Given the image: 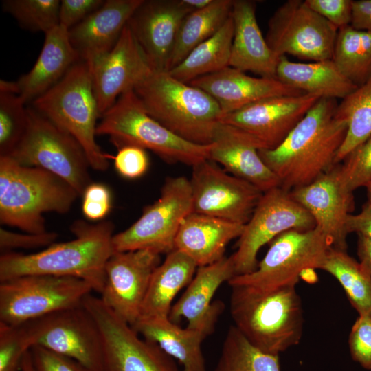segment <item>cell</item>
I'll return each instance as SVG.
<instances>
[{
	"label": "cell",
	"mask_w": 371,
	"mask_h": 371,
	"mask_svg": "<svg viewBox=\"0 0 371 371\" xmlns=\"http://www.w3.org/2000/svg\"><path fill=\"white\" fill-rule=\"evenodd\" d=\"M337 104L319 98L278 146L258 150L284 190L307 186L336 166L347 133V124L336 116Z\"/></svg>",
	"instance_id": "cell-1"
},
{
	"label": "cell",
	"mask_w": 371,
	"mask_h": 371,
	"mask_svg": "<svg viewBox=\"0 0 371 371\" xmlns=\"http://www.w3.org/2000/svg\"><path fill=\"white\" fill-rule=\"evenodd\" d=\"M70 229L74 239L54 243L40 251L1 253L0 282L27 275L73 277L87 282L100 294L105 265L113 254L114 225L108 221L92 224L78 220Z\"/></svg>",
	"instance_id": "cell-2"
},
{
	"label": "cell",
	"mask_w": 371,
	"mask_h": 371,
	"mask_svg": "<svg viewBox=\"0 0 371 371\" xmlns=\"http://www.w3.org/2000/svg\"><path fill=\"white\" fill-rule=\"evenodd\" d=\"M296 284L267 291L231 286L229 308L234 326L260 350L279 355L300 343L304 318Z\"/></svg>",
	"instance_id": "cell-3"
},
{
	"label": "cell",
	"mask_w": 371,
	"mask_h": 371,
	"mask_svg": "<svg viewBox=\"0 0 371 371\" xmlns=\"http://www.w3.org/2000/svg\"><path fill=\"white\" fill-rule=\"evenodd\" d=\"M79 196L71 185L49 171L0 157L2 225L27 233H44V214L68 212Z\"/></svg>",
	"instance_id": "cell-4"
},
{
	"label": "cell",
	"mask_w": 371,
	"mask_h": 371,
	"mask_svg": "<svg viewBox=\"0 0 371 371\" xmlns=\"http://www.w3.org/2000/svg\"><path fill=\"white\" fill-rule=\"evenodd\" d=\"M133 90L146 112L170 131L195 144L212 143L222 111L208 93L158 71Z\"/></svg>",
	"instance_id": "cell-5"
},
{
	"label": "cell",
	"mask_w": 371,
	"mask_h": 371,
	"mask_svg": "<svg viewBox=\"0 0 371 371\" xmlns=\"http://www.w3.org/2000/svg\"><path fill=\"white\" fill-rule=\"evenodd\" d=\"M34 109L71 135L82 146L90 166L104 171L113 156L96 143L101 117L88 63H76L54 86L32 102Z\"/></svg>",
	"instance_id": "cell-6"
},
{
	"label": "cell",
	"mask_w": 371,
	"mask_h": 371,
	"mask_svg": "<svg viewBox=\"0 0 371 371\" xmlns=\"http://www.w3.org/2000/svg\"><path fill=\"white\" fill-rule=\"evenodd\" d=\"M96 134L108 135L117 148L134 145L150 150L168 163L193 166L209 159L210 144H195L170 131L146 112L133 89L102 115Z\"/></svg>",
	"instance_id": "cell-7"
},
{
	"label": "cell",
	"mask_w": 371,
	"mask_h": 371,
	"mask_svg": "<svg viewBox=\"0 0 371 371\" xmlns=\"http://www.w3.org/2000/svg\"><path fill=\"white\" fill-rule=\"evenodd\" d=\"M19 164L49 171L82 196L91 183V168L80 144L34 109L28 108V124L19 144L8 156Z\"/></svg>",
	"instance_id": "cell-8"
},
{
	"label": "cell",
	"mask_w": 371,
	"mask_h": 371,
	"mask_svg": "<svg viewBox=\"0 0 371 371\" xmlns=\"http://www.w3.org/2000/svg\"><path fill=\"white\" fill-rule=\"evenodd\" d=\"M92 291L73 277L27 275L0 282V322L21 325L80 306Z\"/></svg>",
	"instance_id": "cell-9"
},
{
	"label": "cell",
	"mask_w": 371,
	"mask_h": 371,
	"mask_svg": "<svg viewBox=\"0 0 371 371\" xmlns=\"http://www.w3.org/2000/svg\"><path fill=\"white\" fill-rule=\"evenodd\" d=\"M330 247L325 236L316 227L285 232L271 241L254 271L235 276L227 283L230 286H244L258 291L297 284L304 271L320 269Z\"/></svg>",
	"instance_id": "cell-10"
},
{
	"label": "cell",
	"mask_w": 371,
	"mask_h": 371,
	"mask_svg": "<svg viewBox=\"0 0 371 371\" xmlns=\"http://www.w3.org/2000/svg\"><path fill=\"white\" fill-rule=\"evenodd\" d=\"M192 212L190 180L180 176L166 179L159 198L146 207L125 230L114 234L113 253L150 249L159 254L175 249V240L185 218Z\"/></svg>",
	"instance_id": "cell-11"
},
{
	"label": "cell",
	"mask_w": 371,
	"mask_h": 371,
	"mask_svg": "<svg viewBox=\"0 0 371 371\" xmlns=\"http://www.w3.org/2000/svg\"><path fill=\"white\" fill-rule=\"evenodd\" d=\"M82 306L100 333L102 371H179L173 358L156 344L141 337L100 297L90 293Z\"/></svg>",
	"instance_id": "cell-12"
},
{
	"label": "cell",
	"mask_w": 371,
	"mask_h": 371,
	"mask_svg": "<svg viewBox=\"0 0 371 371\" xmlns=\"http://www.w3.org/2000/svg\"><path fill=\"white\" fill-rule=\"evenodd\" d=\"M315 227L311 214L280 186L264 192L238 238L231 255L235 276L251 273L258 266L260 248L289 230L307 231Z\"/></svg>",
	"instance_id": "cell-13"
},
{
	"label": "cell",
	"mask_w": 371,
	"mask_h": 371,
	"mask_svg": "<svg viewBox=\"0 0 371 371\" xmlns=\"http://www.w3.org/2000/svg\"><path fill=\"white\" fill-rule=\"evenodd\" d=\"M338 29L302 0H288L268 22L265 40L279 56L332 60Z\"/></svg>",
	"instance_id": "cell-14"
},
{
	"label": "cell",
	"mask_w": 371,
	"mask_h": 371,
	"mask_svg": "<svg viewBox=\"0 0 371 371\" xmlns=\"http://www.w3.org/2000/svg\"><path fill=\"white\" fill-rule=\"evenodd\" d=\"M32 346L70 357L91 371H102L100 333L82 305L23 324Z\"/></svg>",
	"instance_id": "cell-15"
},
{
	"label": "cell",
	"mask_w": 371,
	"mask_h": 371,
	"mask_svg": "<svg viewBox=\"0 0 371 371\" xmlns=\"http://www.w3.org/2000/svg\"><path fill=\"white\" fill-rule=\"evenodd\" d=\"M192 212L245 225L263 192L206 159L192 166Z\"/></svg>",
	"instance_id": "cell-16"
},
{
	"label": "cell",
	"mask_w": 371,
	"mask_h": 371,
	"mask_svg": "<svg viewBox=\"0 0 371 371\" xmlns=\"http://www.w3.org/2000/svg\"><path fill=\"white\" fill-rule=\"evenodd\" d=\"M160 255L150 249L115 252L106 262L100 297L131 326L140 317L152 275L161 263Z\"/></svg>",
	"instance_id": "cell-17"
},
{
	"label": "cell",
	"mask_w": 371,
	"mask_h": 371,
	"mask_svg": "<svg viewBox=\"0 0 371 371\" xmlns=\"http://www.w3.org/2000/svg\"><path fill=\"white\" fill-rule=\"evenodd\" d=\"M319 99L306 93L269 98L222 115L220 122L247 133L262 149L271 150L285 139Z\"/></svg>",
	"instance_id": "cell-18"
},
{
	"label": "cell",
	"mask_w": 371,
	"mask_h": 371,
	"mask_svg": "<svg viewBox=\"0 0 371 371\" xmlns=\"http://www.w3.org/2000/svg\"><path fill=\"white\" fill-rule=\"evenodd\" d=\"M88 65L101 116L155 71L127 25L112 49Z\"/></svg>",
	"instance_id": "cell-19"
},
{
	"label": "cell",
	"mask_w": 371,
	"mask_h": 371,
	"mask_svg": "<svg viewBox=\"0 0 371 371\" xmlns=\"http://www.w3.org/2000/svg\"><path fill=\"white\" fill-rule=\"evenodd\" d=\"M193 10L183 0H143L127 25L155 71H168L178 32Z\"/></svg>",
	"instance_id": "cell-20"
},
{
	"label": "cell",
	"mask_w": 371,
	"mask_h": 371,
	"mask_svg": "<svg viewBox=\"0 0 371 371\" xmlns=\"http://www.w3.org/2000/svg\"><path fill=\"white\" fill-rule=\"evenodd\" d=\"M337 164L310 184L291 191L292 197L312 216L331 247L346 251L348 217L355 209L353 193L342 186Z\"/></svg>",
	"instance_id": "cell-21"
},
{
	"label": "cell",
	"mask_w": 371,
	"mask_h": 371,
	"mask_svg": "<svg viewBox=\"0 0 371 371\" xmlns=\"http://www.w3.org/2000/svg\"><path fill=\"white\" fill-rule=\"evenodd\" d=\"M235 275L231 256H224L211 265L199 267L184 293L172 305L169 319L177 323L185 318L187 328L210 335L224 308L221 301L212 302L213 297L220 286Z\"/></svg>",
	"instance_id": "cell-22"
},
{
	"label": "cell",
	"mask_w": 371,
	"mask_h": 371,
	"mask_svg": "<svg viewBox=\"0 0 371 371\" xmlns=\"http://www.w3.org/2000/svg\"><path fill=\"white\" fill-rule=\"evenodd\" d=\"M260 149L258 142L247 133L220 122L210 144L209 159L264 193L280 186V182L260 158Z\"/></svg>",
	"instance_id": "cell-23"
},
{
	"label": "cell",
	"mask_w": 371,
	"mask_h": 371,
	"mask_svg": "<svg viewBox=\"0 0 371 371\" xmlns=\"http://www.w3.org/2000/svg\"><path fill=\"white\" fill-rule=\"evenodd\" d=\"M188 84L212 97L222 115L266 98L304 94L278 78L253 77L231 67L197 78Z\"/></svg>",
	"instance_id": "cell-24"
},
{
	"label": "cell",
	"mask_w": 371,
	"mask_h": 371,
	"mask_svg": "<svg viewBox=\"0 0 371 371\" xmlns=\"http://www.w3.org/2000/svg\"><path fill=\"white\" fill-rule=\"evenodd\" d=\"M143 0H107L82 21L68 30L80 60L88 63L110 52Z\"/></svg>",
	"instance_id": "cell-25"
},
{
	"label": "cell",
	"mask_w": 371,
	"mask_h": 371,
	"mask_svg": "<svg viewBox=\"0 0 371 371\" xmlns=\"http://www.w3.org/2000/svg\"><path fill=\"white\" fill-rule=\"evenodd\" d=\"M256 10L254 1L233 0L231 17L234 35L229 67L251 71L260 77L276 78L280 56L269 47L262 36Z\"/></svg>",
	"instance_id": "cell-26"
},
{
	"label": "cell",
	"mask_w": 371,
	"mask_h": 371,
	"mask_svg": "<svg viewBox=\"0 0 371 371\" xmlns=\"http://www.w3.org/2000/svg\"><path fill=\"white\" fill-rule=\"evenodd\" d=\"M245 225L192 212L183 221L175 240V249L203 267L224 257L228 243L239 238Z\"/></svg>",
	"instance_id": "cell-27"
},
{
	"label": "cell",
	"mask_w": 371,
	"mask_h": 371,
	"mask_svg": "<svg viewBox=\"0 0 371 371\" xmlns=\"http://www.w3.org/2000/svg\"><path fill=\"white\" fill-rule=\"evenodd\" d=\"M68 30L60 24L45 34L44 43L33 67L16 82L17 94L33 102L58 83L78 61Z\"/></svg>",
	"instance_id": "cell-28"
},
{
	"label": "cell",
	"mask_w": 371,
	"mask_h": 371,
	"mask_svg": "<svg viewBox=\"0 0 371 371\" xmlns=\"http://www.w3.org/2000/svg\"><path fill=\"white\" fill-rule=\"evenodd\" d=\"M142 337L156 344L182 366L181 371H207L202 352L205 333L182 328L168 317L139 318L131 326Z\"/></svg>",
	"instance_id": "cell-29"
},
{
	"label": "cell",
	"mask_w": 371,
	"mask_h": 371,
	"mask_svg": "<svg viewBox=\"0 0 371 371\" xmlns=\"http://www.w3.org/2000/svg\"><path fill=\"white\" fill-rule=\"evenodd\" d=\"M276 78L289 86L319 98L341 100L358 86L351 82L333 60L304 63L280 56Z\"/></svg>",
	"instance_id": "cell-30"
},
{
	"label": "cell",
	"mask_w": 371,
	"mask_h": 371,
	"mask_svg": "<svg viewBox=\"0 0 371 371\" xmlns=\"http://www.w3.org/2000/svg\"><path fill=\"white\" fill-rule=\"evenodd\" d=\"M197 268L180 251L174 249L167 254L152 275L139 318L168 317L174 298L189 284Z\"/></svg>",
	"instance_id": "cell-31"
},
{
	"label": "cell",
	"mask_w": 371,
	"mask_h": 371,
	"mask_svg": "<svg viewBox=\"0 0 371 371\" xmlns=\"http://www.w3.org/2000/svg\"><path fill=\"white\" fill-rule=\"evenodd\" d=\"M233 35L234 25L230 16L213 36L194 47L168 72L175 78L189 83L229 67Z\"/></svg>",
	"instance_id": "cell-32"
},
{
	"label": "cell",
	"mask_w": 371,
	"mask_h": 371,
	"mask_svg": "<svg viewBox=\"0 0 371 371\" xmlns=\"http://www.w3.org/2000/svg\"><path fill=\"white\" fill-rule=\"evenodd\" d=\"M233 0H214L183 19L172 51L168 71L179 65L198 45L213 36L230 17Z\"/></svg>",
	"instance_id": "cell-33"
},
{
	"label": "cell",
	"mask_w": 371,
	"mask_h": 371,
	"mask_svg": "<svg viewBox=\"0 0 371 371\" xmlns=\"http://www.w3.org/2000/svg\"><path fill=\"white\" fill-rule=\"evenodd\" d=\"M335 114L347 124L346 135L335 157L337 165L371 135V77L341 100Z\"/></svg>",
	"instance_id": "cell-34"
},
{
	"label": "cell",
	"mask_w": 371,
	"mask_h": 371,
	"mask_svg": "<svg viewBox=\"0 0 371 371\" xmlns=\"http://www.w3.org/2000/svg\"><path fill=\"white\" fill-rule=\"evenodd\" d=\"M335 277L359 315L371 316V276L346 251L330 247L320 268Z\"/></svg>",
	"instance_id": "cell-35"
},
{
	"label": "cell",
	"mask_w": 371,
	"mask_h": 371,
	"mask_svg": "<svg viewBox=\"0 0 371 371\" xmlns=\"http://www.w3.org/2000/svg\"><path fill=\"white\" fill-rule=\"evenodd\" d=\"M332 60L355 85L371 77V33L348 25L338 30Z\"/></svg>",
	"instance_id": "cell-36"
},
{
	"label": "cell",
	"mask_w": 371,
	"mask_h": 371,
	"mask_svg": "<svg viewBox=\"0 0 371 371\" xmlns=\"http://www.w3.org/2000/svg\"><path fill=\"white\" fill-rule=\"evenodd\" d=\"M214 371H280L279 355L256 348L232 326Z\"/></svg>",
	"instance_id": "cell-37"
},
{
	"label": "cell",
	"mask_w": 371,
	"mask_h": 371,
	"mask_svg": "<svg viewBox=\"0 0 371 371\" xmlns=\"http://www.w3.org/2000/svg\"><path fill=\"white\" fill-rule=\"evenodd\" d=\"M59 0H4L2 9L23 28L46 34L59 25Z\"/></svg>",
	"instance_id": "cell-38"
},
{
	"label": "cell",
	"mask_w": 371,
	"mask_h": 371,
	"mask_svg": "<svg viewBox=\"0 0 371 371\" xmlns=\"http://www.w3.org/2000/svg\"><path fill=\"white\" fill-rule=\"evenodd\" d=\"M16 93L0 91V157L10 156L24 135L28 108Z\"/></svg>",
	"instance_id": "cell-39"
},
{
	"label": "cell",
	"mask_w": 371,
	"mask_h": 371,
	"mask_svg": "<svg viewBox=\"0 0 371 371\" xmlns=\"http://www.w3.org/2000/svg\"><path fill=\"white\" fill-rule=\"evenodd\" d=\"M343 188L348 192L371 181V135L337 165Z\"/></svg>",
	"instance_id": "cell-40"
},
{
	"label": "cell",
	"mask_w": 371,
	"mask_h": 371,
	"mask_svg": "<svg viewBox=\"0 0 371 371\" xmlns=\"http://www.w3.org/2000/svg\"><path fill=\"white\" fill-rule=\"evenodd\" d=\"M32 344L23 324L0 322V371H21Z\"/></svg>",
	"instance_id": "cell-41"
},
{
	"label": "cell",
	"mask_w": 371,
	"mask_h": 371,
	"mask_svg": "<svg viewBox=\"0 0 371 371\" xmlns=\"http://www.w3.org/2000/svg\"><path fill=\"white\" fill-rule=\"evenodd\" d=\"M348 344L354 361L371 370V316L359 315L349 335Z\"/></svg>",
	"instance_id": "cell-42"
},
{
	"label": "cell",
	"mask_w": 371,
	"mask_h": 371,
	"mask_svg": "<svg viewBox=\"0 0 371 371\" xmlns=\"http://www.w3.org/2000/svg\"><path fill=\"white\" fill-rule=\"evenodd\" d=\"M113 159L117 173L128 179L142 177L147 171L149 164L146 150L134 145L118 147Z\"/></svg>",
	"instance_id": "cell-43"
},
{
	"label": "cell",
	"mask_w": 371,
	"mask_h": 371,
	"mask_svg": "<svg viewBox=\"0 0 371 371\" xmlns=\"http://www.w3.org/2000/svg\"><path fill=\"white\" fill-rule=\"evenodd\" d=\"M58 235L56 232H45L41 234L18 233L5 228H0V249L1 253L14 251V249H33L46 248L55 243Z\"/></svg>",
	"instance_id": "cell-44"
},
{
	"label": "cell",
	"mask_w": 371,
	"mask_h": 371,
	"mask_svg": "<svg viewBox=\"0 0 371 371\" xmlns=\"http://www.w3.org/2000/svg\"><path fill=\"white\" fill-rule=\"evenodd\" d=\"M82 211L85 218L95 221L104 218L112 207L109 188L100 183H91L82 194Z\"/></svg>",
	"instance_id": "cell-45"
},
{
	"label": "cell",
	"mask_w": 371,
	"mask_h": 371,
	"mask_svg": "<svg viewBox=\"0 0 371 371\" xmlns=\"http://www.w3.org/2000/svg\"><path fill=\"white\" fill-rule=\"evenodd\" d=\"M30 354L34 371H91L70 357L39 346H32Z\"/></svg>",
	"instance_id": "cell-46"
},
{
	"label": "cell",
	"mask_w": 371,
	"mask_h": 371,
	"mask_svg": "<svg viewBox=\"0 0 371 371\" xmlns=\"http://www.w3.org/2000/svg\"><path fill=\"white\" fill-rule=\"evenodd\" d=\"M352 1V0H305L310 8L338 30L350 24Z\"/></svg>",
	"instance_id": "cell-47"
},
{
	"label": "cell",
	"mask_w": 371,
	"mask_h": 371,
	"mask_svg": "<svg viewBox=\"0 0 371 371\" xmlns=\"http://www.w3.org/2000/svg\"><path fill=\"white\" fill-rule=\"evenodd\" d=\"M104 1V0H62L59 9V24L69 30L100 8Z\"/></svg>",
	"instance_id": "cell-48"
},
{
	"label": "cell",
	"mask_w": 371,
	"mask_h": 371,
	"mask_svg": "<svg viewBox=\"0 0 371 371\" xmlns=\"http://www.w3.org/2000/svg\"><path fill=\"white\" fill-rule=\"evenodd\" d=\"M350 25L357 30L371 33V0L352 1Z\"/></svg>",
	"instance_id": "cell-49"
},
{
	"label": "cell",
	"mask_w": 371,
	"mask_h": 371,
	"mask_svg": "<svg viewBox=\"0 0 371 371\" xmlns=\"http://www.w3.org/2000/svg\"><path fill=\"white\" fill-rule=\"evenodd\" d=\"M346 226L349 234L355 232L371 238V205L366 202L359 213L350 214Z\"/></svg>",
	"instance_id": "cell-50"
},
{
	"label": "cell",
	"mask_w": 371,
	"mask_h": 371,
	"mask_svg": "<svg viewBox=\"0 0 371 371\" xmlns=\"http://www.w3.org/2000/svg\"><path fill=\"white\" fill-rule=\"evenodd\" d=\"M357 252L363 270L371 276V238L357 234Z\"/></svg>",
	"instance_id": "cell-51"
},
{
	"label": "cell",
	"mask_w": 371,
	"mask_h": 371,
	"mask_svg": "<svg viewBox=\"0 0 371 371\" xmlns=\"http://www.w3.org/2000/svg\"><path fill=\"white\" fill-rule=\"evenodd\" d=\"M214 0H183L184 3L193 11L203 9L210 5Z\"/></svg>",
	"instance_id": "cell-52"
},
{
	"label": "cell",
	"mask_w": 371,
	"mask_h": 371,
	"mask_svg": "<svg viewBox=\"0 0 371 371\" xmlns=\"http://www.w3.org/2000/svg\"><path fill=\"white\" fill-rule=\"evenodd\" d=\"M21 371H34L30 350L25 355L23 359Z\"/></svg>",
	"instance_id": "cell-53"
},
{
	"label": "cell",
	"mask_w": 371,
	"mask_h": 371,
	"mask_svg": "<svg viewBox=\"0 0 371 371\" xmlns=\"http://www.w3.org/2000/svg\"><path fill=\"white\" fill-rule=\"evenodd\" d=\"M367 192V203L371 205V181L366 186Z\"/></svg>",
	"instance_id": "cell-54"
}]
</instances>
